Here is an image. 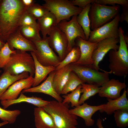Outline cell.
I'll list each match as a JSON object with an SVG mask.
<instances>
[{
  "mask_svg": "<svg viewBox=\"0 0 128 128\" xmlns=\"http://www.w3.org/2000/svg\"><path fill=\"white\" fill-rule=\"evenodd\" d=\"M20 0L0 2V38L5 42L20 27L21 19L26 11Z\"/></svg>",
  "mask_w": 128,
  "mask_h": 128,
  "instance_id": "6da1fadb",
  "label": "cell"
},
{
  "mask_svg": "<svg viewBox=\"0 0 128 128\" xmlns=\"http://www.w3.org/2000/svg\"><path fill=\"white\" fill-rule=\"evenodd\" d=\"M42 107L52 117L55 128H77L78 116L70 113L69 104L53 100Z\"/></svg>",
  "mask_w": 128,
  "mask_h": 128,
  "instance_id": "7a4b0ae2",
  "label": "cell"
},
{
  "mask_svg": "<svg viewBox=\"0 0 128 128\" xmlns=\"http://www.w3.org/2000/svg\"><path fill=\"white\" fill-rule=\"evenodd\" d=\"M119 42L118 50H111L109 52V73L125 78L128 73V45L124 38V31L122 27H119Z\"/></svg>",
  "mask_w": 128,
  "mask_h": 128,
  "instance_id": "3957f363",
  "label": "cell"
},
{
  "mask_svg": "<svg viewBox=\"0 0 128 128\" xmlns=\"http://www.w3.org/2000/svg\"><path fill=\"white\" fill-rule=\"evenodd\" d=\"M3 69L4 71L13 75L27 72L33 77L35 73L34 61L31 54L18 50L11 55L10 59Z\"/></svg>",
  "mask_w": 128,
  "mask_h": 128,
  "instance_id": "277c9868",
  "label": "cell"
},
{
  "mask_svg": "<svg viewBox=\"0 0 128 128\" xmlns=\"http://www.w3.org/2000/svg\"><path fill=\"white\" fill-rule=\"evenodd\" d=\"M120 9L118 5L110 6L91 4L89 13L90 28L93 30L107 23L119 14Z\"/></svg>",
  "mask_w": 128,
  "mask_h": 128,
  "instance_id": "5b68a950",
  "label": "cell"
},
{
  "mask_svg": "<svg viewBox=\"0 0 128 128\" xmlns=\"http://www.w3.org/2000/svg\"><path fill=\"white\" fill-rule=\"evenodd\" d=\"M72 71L84 83L101 86L110 79L108 72L99 71L93 64L83 65L70 64Z\"/></svg>",
  "mask_w": 128,
  "mask_h": 128,
  "instance_id": "8992f818",
  "label": "cell"
},
{
  "mask_svg": "<svg viewBox=\"0 0 128 128\" xmlns=\"http://www.w3.org/2000/svg\"><path fill=\"white\" fill-rule=\"evenodd\" d=\"M43 0L45 3L42 5L55 15L58 24L63 20H69L71 17L78 15L82 9L74 5L68 0Z\"/></svg>",
  "mask_w": 128,
  "mask_h": 128,
  "instance_id": "52a82bcc",
  "label": "cell"
},
{
  "mask_svg": "<svg viewBox=\"0 0 128 128\" xmlns=\"http://www.w3.org/2000/svg\"><path fill=\"white\" fill-rule=\"evenodd\" d=\"M47 37L45 39L33 42L36 51L35 53L37 59L42 65L57 67L60 62L59 58L50 46Z\"/></svg>",
  "mask_w": 128,
  "mask_h": 128,
  "instance_id": "ba28073f",
  "label": "cell"
},
{
  "mask_svg": "<svg viewBox=\"0 0 128 128\" xmlns=\"http://www.w3.org/2000/svg\"><path fill=\"white\" fill-rule=\"evenodd\" d=\"M120 16L118 14L111 21L91 31L88 41L97 43L107 38H119Z\"/></svg>",
  "mask_w": 128,
  "mask_h": 128,
  "instance_id": "9c48e42d",
  "label": "cell"
},
{
  "mask_svg": "<svg viewBox=\"0 0 128 128\" xmlns=\"http://www.w3.org/2000/svg\"><path fill=\"white\" fill-rule=\"evenodd\" d=\"M77 15L73 16L69 21L64 20L57 24L58 28L65 35L68 41V53L75 45V40L79 37L86 40L84 32L77 20Z\"/></svg>",
  "mask_w": 128,
  "mask_h": 128,
  "instance_id": "30bf717a",
  "label": "cell"
},
{
  "mask_svg": "<svg viewBox=\"0 0 128 128\" xmlns=\"http://www.w3.org/2000/svg\"><path fill=\"white\" fill-rule=\"evenodd\" d=\"M47 37L50 46L57 53L62 61L68 54V41L65 35L57 26Z\"/></svg>",
  "mask_w": 128,
  "mask_h": 128,
  "instance_id": "8fae6325",
  "label": "cell"
},
{
  "mask_svg": "<svg viewBox=\"0 0 128 128\" xmlns=\"http://www.w3.org/2000/svg\"><path fill=\"white\" fill-rule=\"evenodd\" d=\"M119 38H106L97 43L96 48L94 51L92 55L93 66L98 70L103 72L104 70L101 69L99 64L103 59L105 55L111 50H117L119 45Z\"/></svg>",
  "mask_w": 128,
  "mask_h": 128,
  "instance_id": "7c38bea8",
  "label": "cell"
},
{
  "mask_svg": "<svg viewBox=\"0 0 128 128\" xmlns=\"http://www.w3.org/2000/svg\"><path fill=\"white\" fill-rule=\"evenodd\" d=\"M75 43V45L79 48L81 55L78 61L73 63L83 65L92 64V55L97 47L98 43L91 42L78 37L76 39Z\"/></svg>",
  "mask_w": 128,
  "mask_h": 128,
  "instance_id": "4fadbf2b",
  "label": "cell"
},
{
  "mask_svg": "<svg viewBox=\"0 0 128 128\" xmlns=\"http://www.w3.org/2000/svg\"><path fill=\"white\" fill-rule=\"evenodd\" d=\"M33 80V77L29 75L27 78L16 81L10 86L2 94L0 98V101L17 99L23 90L31 87Z\"/></svg>",
  "mask_w": 128,
  "mask_h": 128,
  "instance_id": "5bb4252c",
  "label": "cell"
},
{
  "mask_svg": "<svg viewBox=\"0 0 128 128\" xmlns=\"http://www.w3.org/2000/svg\"><path fill=\"white\" fill-rule=\"evenodd\" d=\"M101 87L98 93L99 96L114 99L120 96L121 91L125 88L126 85L125 82H121L118 80L112 78Z\"/></svg>",
  "mask_w": 128,
  "mask_h": 128,
  "instance_id": "9a60e30c",
  "label": "cell"
},
{
  "mask_svg": "<svg viewBox=\"0 0 128 128\" xmlns=\"http://www.w3.org/2000/svg\"><path fill=\"white\" fill-rule=\"evenodd\" d=\"M104 104L92 106L84 103L73 109H69V111L71 114L82 118L84 120L87 126H91L95 123L94 120L92 118V116L97 111L102 109Z\"/></svg>",
  "mask_w": 128,
  "mask_h": 128,
  "instance_id": "2e32d148",
  "label": "cell"
},
{
  "mask_svg": "<svg viewBox=\"0 0 128 128\" xmlns=\"http://www.w3.org/2000/svg\"><path fill=\"white\" fill-rule=\"evenodd\" d=\"M55 72V70L51 72L46 80L40 85L23 90L22 92L43 93L51 96L58 101L62 102L63 98L56 92L53 85V80Z\"/></svg>",
  "mask_w": 128,
  "mask_h": 128,
  "instance_id": "e0dca14e",
  "label": "cell"
},
{
  "mask_svg": "<svg viewBox=\"0 0 128 128\" xmlns=\"http://www.w3.org/2000/svg\"><path fill=\"white\" fill-rule=\"evenodd\" d=\"M10 49L35 53L36 49L34 43L26 39L20 33L19 29L10 35L6 41Z\"/></svg>",
  "mask_w": 128,
  "mask_h": 128,
  "instance_id": "ac0fdd59",
  "label": "cell"
},
{
  "mask_svg": "<svg viewBox=\"0 0 128 128\" xmlns=\"http://www.w3.org/2000/svg\"><path fill=\"white\" fill-rule=\"evenodd\" d=\"M127 93L125 88L122 95L118 98L114 99H107L108 102L105 104L103 107L99 111L101 112H105L108 115H110L119 110H128V100L126 96Z\"/></svg>",
  "mask_w": 128,
  "mask_h": 128,
  "instance_id": "d6986e66",
  "label": "cell"
},
{
  "mask_svg": "<svg viewBox=\"0 0 128 128\" xmlns=\"http://www.w3.org/2000/svg\"><path fill=\"white\" fill-rule=\"evenodd\" d=\"M37 23L42 38L45 39L57 27V19L52 13L48 12L44 16L37 20Z\"/></svg>",
  "mask_w": 128,
  "mask_h": 128,
  "instance_id": "ffe728a7",
  "label": "cell"
},
{
  "mask_svg": "<svg viewBox=\"0 0 128 128\" xmlns=\"http://www.w3.org/2000/svg\"><path fill=\"white\" fill-rule=\"evenodd\" d=\"M23 102L32 104L37 107H42L48 104L50 101L43 100L41 98L36 96H27L22 92L19 97L16 99L1 101V103L5 109L12 105Z\"/></svg>",
  "mask_w": 128,
  "mask_h": 128,
  "instance_id": "44dd1931",
  "label": "cell"
},
{
  "mask_svg": "<svg viewBox=\"0 0 128 128\" xmlns=\"http://www.w3.org/2000/svg\"><path fill=\"white\" fill-rule=\"evenodd\" d=\"M70 64L55 70L53 78V84L55 91L60 95L72 71Z\"/></svg>",
  "mask_w": 128,
  "mask_h": 128,
  "instance_id": "7402d4cb",
  "label": "cell"
},
{
  "mask_svg": "<svg viewBox=\"0 0 128 128\" xmlns=\"http://www.w3.org/2000/svg\"><path fill=\"white\" fill-rule=\"evenodd\" d=\"M31 54L34 59L35 65V75L34 78L33 87L38 86L46 78L47 75L52 71L55 70V67L51 66H45L41 64L38 61L33 52Z\"/></svg>",
  "mask_w": 128,
  "mask_h": 128,
  "instance_id": "603a6c76",
  "label": "cell"
},
{
  "mask_svg": "<svg viewBox=\"0 0 128 128\" xmlns=\"http://www.w3.org/2000/svg\"><path fill=\"white\" fill-rule=\"evenodd\" d=\"M34 112L36 128H55L52 117L42 107L35 108Z\"/></svg>",
  "mask_w": 128,
  "mask_h": 128,
  "instance_id": "cb8c5ba5",
  "label": "cell"
},
{
  "mask_svg": "<svg viewBox=\"0 0 128 128\" xmlns=\"http://www.w3.org/2000/svg\"><path fill=\"white\" fill-rule=\"evenodd\" d=\"M29 73L25 72L20 74L13 75L4 71L0 76V98L8 87L16 81L28 77Z\"/></svg>",
  "mask_w": 128,
  "mask_h": 128,
  "instance_id": "d4e9b609",
  "label": "cell"
},
{
  "mask_svg": "<svg viewBox=\"0 0 128 128\" xmlns=\"http://www.w3.org/2000/svg\"><path fill=\"white\" fill-rule=\"evenodd\" d=\"M91 4L88 5L82 9L77 16V22L82 28L85 35L86 40H88L90 32V21L89 13Z\"/></svg>",
  "mask_w": 128,
  "mask_h": 128,
  "instance_id": "484cf974",
  "label": "cell"
},
{
  "mask_svg": "<svg viewBox=\"0 0 128 128\" xmlns=\"http://www.w3.org/2000/svg\"><path fill=\"white\" fill-rule=\"evenodd\" d=\"M22 35L27 40L33 42L41 40L40 31L38 25L22 26L19 28Z\"/></svg>",
  "mask_w": 128,
  "mask_h": 128,
  "instance_id": "4316f807",
  "label": "cell"
},
{
  "mask_svg": "<svg viewBox=\"0 0 128 128\" xmlns=\"http://www.w3.org/2000/svg\"><path fill=\"white\" fill-rule=\"evenodd\" d=\"M81 91L82 94L79 99V105H81L91 97L99 93L100 87L97 85L83 83L81 85Z\"/></svg>",
  "mask_w": 128,
  "mask_h": 128,
  "instance_id": "83f0119b",
  "label": "cell"
},
{
  "mask_svg": "<svg viewBox=\"0 0 128 128\" xmlns=\"http://www.w3.org/2000/svg\"><path fill=\"white\" fill-rule=\"evenodd\" d=\"M80 55V51L79 47L75 45L68 53L64 60L61 61L55 68V70H57L68 64L77 62L79 60Z\"/></svg>",
  "mask_w": 128,
  "mask_h": 128,
  "instance_id": "f1b7e54d",
  "label": "cell"
},
{
  "mask_svg": "<svg viewBox=\"0 0 128 128\" xmlns=\"http://www.w3.org/2000/svg\"><path fill=\"white\" fill-rule=\"evenodd\" d=\"M84 83L77 75L72 71L62 89L61 94H67L69 92L74 91L78 86Z\"/></svg>",
  "mask_w": 128,
  "mask_h": 128,
  "instance_id": "f546056e",
  "label": "cell"
},
{
  "mask_svg": "<svg viewBox=\"0 0 128 128\" xmlns=\"http://www.w3.org/2000/svg\"><path fill=\"white\" fill-rule=\"evenodd\" d=\"M81 85L78 86L74 91L68 94L64 95L62 97L64 98L62 102L63 103H71L72 107H77L80 105L79 101L81 93Z\"/></svg>",
  "mask_w": 128,
  "mask_h": 128,
  "instance_id": "4dcf8cb0",
  "label": "cell"
},
{
  "mask_svg": "<svg viewBox=\"0 0 128 128\" xmlns=\"http://www.w3.org/2000/svg\"><path fill=\"white\" fill-rule=\"evenodd\" d=\"M114 113L115 121L118 127L123 128L128 126V110L119 109Z\"/></svg>",
  "mask_w": 128,
  "mask_h": 128,
  "instance_id": "1f68e13d",
  "label": "cell"
},
{
  "mask_svg": "<svg viewBox=\"0 0 128 128\" xmlns=\"http://www.w3.org/2000/svg\"><path fill=\"white\" fill-rule=\"evenodd\" d=\"M21 113L19 110H9L0 107V119L4 121L8 122L10 124L13 123Z\"/></svg>",
  "mask_w": 128,
  "mask_h": 128,
  "instance_id": "d6a6232c",
  "label": "cell"
},
{
  "mask_svg": "<svg viewBox=\"0 0 128 128\" xmlns=\"http://www.w3.org/2000/svg\"><path fill=\"white\" fill-rule=\"evenodd\" d=\"M16 50H12L9 48L8 43L5 42L0 51V68H3L11 59V55L15 52Z\"/></svg>",
  "mask_w": 128,
  "mask_h": 128,
  "instance_id": "836d02e7",
  "label": "cell"
},
{
  "mask_svg": "<svg viewBox=\"0 0 128 128\" xmlns=\"http://www.w3.org/2000/svg\"><path fill=\"white\" fill-rule=\"evenodd\" d=\"M26 10L37 20L42 18L49 12L45 7L37 3H35Z\"/></svg>",
  "mask_w": 128,
  "mask_h": 128,
  "instance_id": "e575fe53",
  "label": "cell"
},
{
  "mask_svg": "<svg viewBox=\"0 0 128 128\" xmlns=\"http://www.w3.org/2000/svg\"><path fill=\"white\" fill-rule=\"evenodd\" d=\"M36 20L32 15L26 11L21 19L20 27L37 25Z\"/></svg>",
  "mask_w": 128,
  "mask_h": 128,
  "instance_id": "d590c367",
  "label": "cell"
},
{
  "mask_svg": "<svg viewBox=\"0 0 128 128\" xmlns=\"http://www.w3.org/2000/svg\"><path fill=\"white\" fill-rule=\"evenodd\" d=\"M95 3L101 5L106 4L115 5V4L120 5L122 6L128 5V0H96Z\"/></svg>",
  "mask_w": 128,
  "mask_h": 128,
  "instance_id": "8d00e7d4",
  "label": "cell"
},
{
  "mask_svg": "<svg viewBox=\"0 0 128 128\" xmlns=\"http://www.w3.org/2000/svg\"><path fill=\"white\" fill-rule=\"evenodd\" d=\"M74 6L83 9L88 5L95 3L96 0H73L70 1Z\"/></svg>",
  "mask_w": 128,
  "mask_h": 128,
  "instance_id": "74e56055",
  "label": "cell"
},
{
  "mask_svg": "<svg viewBox=\"0 0 128 128\" xmlns=\"http://www.w3.org/2000/svg\"><path fill=\"white\" fill-rule=\"evenodd\" d=\"M122 6L123 12L120 15L119 22H122L125 21L128 23V5Z\"/></svg>",
  "mask_w": 128,
  "mask_h": 128,
  "instance_id": "f35d334b",
  "label": "cell"
},
{
  "mask_svg": "<svg viewBox=\"0 0 128 128\" xmlns=\"http://www.w3.org/2000/svg\"><path fill=\"white\" fill-rule=\"evenodd\" d=\"M23 5L26 9L30 7L35 3L36 1L34 0H20Z\"/></svg>",
  "mask_w": 128,
  "mask_h": 128,
  "instance_id": "ab89813d",
  "label": "cell"
},
{
  "mask_svg": "<svg viewBox=\"0 0 128 128\" xmlns=\"http://www.w3.org/2000/svg\"><path fill=\"white\" fill-rule=\"evenodd\" d=\"M102 120L100 118L98 119L97 120L96 125L98 128H104L102 123Z\"/></svg>",
  "mask_w": 128,
  "mask_h": 128,
  "instance_id": "60d3db41",
  "label": "cell"
},
{
  "mask_svg": "<svg viewBox=\"0 0 128 128\" xmlns=\"http://www.w3.org/2000/svg\"><path fill=\"white\" fill-rule=\"evenodd\" d=\"M5 43L3 40L0 38V51L4 46Z\"/></svg>",
  "mask_w": 128,
  "mask_h": 128,
  "instance_id": "b9f144b4",
  "label": "cell"
},
{
  "mask_svg": "<svg viewBox=\"0 0 128 128\" xmlns=\"http://www.w3.org/2000/svg\"><path fill=\"white\" fill-rule=\"evenodd\" d=\"M124 40L127 44L128 45V35L127 34H124Z\"/></svg>",
  "mask_w": 128,
  "mask_h": 128,
  "instance_id": "7bdbcfd3",
  "label": "cell"
},
{
  "mask_svg": "<svg viewBox=\"0 0 128 128\" xmlns=\"http://www.w3.org/2000/svg\"><path fill=\"white\" fill-rule=\"evenodd\" d=\"M8 123H9L7 121H3L2 123H0V127Z\"/></svg>",
  "mask_w": 128,
  "mask_h": 128,
  "instance_id": "ee69618b",
  "label": "cell"
},
{
  "mask_svg": "<svg viewBox=\"0 0 128 128\" xmlns=\"http://www.w3.org/2000/svg\"><path fill=\"white\" fill-rule=\"evenodd\" d=\"M1 70H0V73H1Z\"/></svg>",
  "mask_w": 128,
  "mask_h": 128,
  "instance_id": "f6af8a7d",
  "label": "cell"
},
{
  "mask_svg": "<svg viewBox=\"0 0 128 128\" xmlns=\"http://www.w3.org/2000/svg\"><path fill=\"white\" fill-rule=\"evenodd\" d=\"M1 0H0V1H1Z\"/></svg>",
  "mask_w": 128,
  "mask_h": 128,
  "instance_id": "bcb514c9",
  "label": "cell"
}]
</instances>
